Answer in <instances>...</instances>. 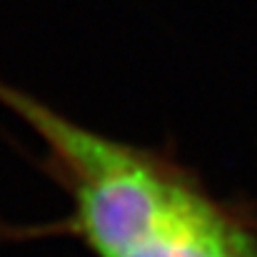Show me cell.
<instances>
[{
  "mask_svg": "<svg viewBox=\"0 0 257 257\" xmlns=\"http://www.w3.org/2000/svg\"><path fill=\"white\" fill-rule=\"evenodd\" d=\"M8 105L43 140L70 195L63 222L95 257H257V230L175 160L73 122L0 83Z\"/></svg>",
  "mask_w": 257,
  "mask_h": 257,
  "instance_id": "cell-1",
  "label": "cell"
}]
</instances>
